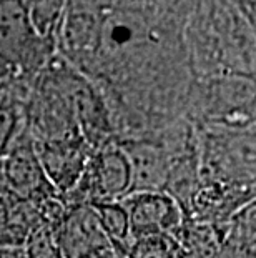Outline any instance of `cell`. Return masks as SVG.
I'll return each instance as SVG.
<instances>
[{"instance_id":"obj_1","label":"cell","mask_w":256,"mask_h":258,"mask_svg":"<svg viewBox=\"0 0 256 258\" xmlns=\"http://www.w3.org/2000/svg\"><path fill=\"white\" fill-rule=\"evenodd\" d=\"M55 37L37 32L20 0H0V85L17 87L37 79L50 63Z\"/></svg>"},{"instance_id":"obj_2","label":"cell","mask_w":256,"mask_h":258,"mask_svg":"<svg viewBox=\"0 0 256 258\" xmlns=\"http://www.w3.org/2000/svg\"><path fill=\"white\" fill-rule=\"evenodd\" d=\"M4 188L25 202H43L52 197L53 186L48 182L37 155L34 139L25 125L7 155L2 158Z\"/></svg>"},{"instance_id":"obj_3","label":"cell","mask_w":256,"mask_h":258,"mask_svg":"<svg viewBox=\"0 0 256 258\" xmlns=\"http://www.w3.org/2000/svg\"><path fill=\"white\" fill-rule=\"evenodd\" d=\"M80 185H85V190H90L87 194L90 199L89 205L120 202L127 197L132 190V168L123 148L105 145L102 150L92 153L77 186Z\"/></svg>"},{"instance_id":"obj_4","label":"cell","mask_w":256,"mask_h":258,"mask_svg":"<svg viewBox=\"0 0 256 258\" xmlns=\"http://www.w3.org/2000/svg\"><path fill=\"white\" fill-rule=\"evenodd\" d=\"M120 203L128 215L132 241L155 235H177L182 228V208L165 191H132Z\"/></svg>"},{"instance_id":"obj_5","label":"cell","mask_w":256,"mask_h":258,"mask_svg":"<svg viewBox=\"0 0 256 258\" xmlns=\"http://www.w3.org/2000/svg\"><path fill=\"white\" fill-rule=\"evenodd\" d=\"M34 139V137H32ZM42 168L53 190L70 194L78 185L80 178L92 157V147L83 137L68 139L34 140Z\"/></svg>"},{"instance_id":"obj_6","label":"cell","mask_w":256,"mask_h":258,"mask_svg":"<svg viewBox=\"0 0 256 258\" xmlns=\"http://www.w3.org/2000/svg\"><path fill=\"white\" fill-rule=\"evenodd\" d=\"M132 168V191H165L168 167L161 152L146 144L122 147Z\"/></svg>"},{"instance_id":"obj_7","label":"cell","mask_w":256,"mask_h":258,"mask_svg":"<svg viewBox=\"0 0 256 258\" xmlns=\"http://www.w3.org/2000/svg\"><path fill=\"white\" fill-rule=\"evenodd\" d=\"M27 125L24 98L15 87L0 85V160L7 155Z\"/></svg>"},{"instance_id":"obj_8","label":"cell","mask_w":256,"mask_h":258,"mask_svg":"<svg viewBox=\"0 0 256 258\" xmlns=\"http://www.w3.org/2000/svg\"><path fill=\"white\" fill-rule=\"evenodd\" d=\"M94 210L99 217L103 232L118 248L128 251L132 245V235H130V223L128 215L125 212L123 205L120 202H107V203H95Z\"/></svg>"},{"instance_id":"obj_9","label":"cell","mask_w":256,"mask_h":258,"mask_svg":"<svg viewBox=\"0 0 256 258\" xmlns=\"http://www.w3.org/2000/svg\"><path fill=\"white\" fill-rule=\"evenodd\" d=\"M37 32L45 37H55L67 12L68 0H20Z\"/></svg>"},{"instance_id":"obj_10","label":"cell","mask_w":256,"mask_h":258,"mask_svg":"<svg viewBox=\"0 0 256 258\" xmlns=\"http://www.w3.org/2000/svg\"><path fill=\"white\" fill-rule=\"evenodd\" d=\"M127 255L128 258H190L188 250L175 235H155L133 240Z\"/></svg>"},{"instance_id":"obj_11","label":"cell","mask_w":256,"mask_h":258,"mask_svg":"<svg viewBox=\"0 0 256 258\" xmlns=\"http://www.w3.org/2000/svg\"><path fill=\"white\" fill-rule=\"evenodd\" d=\"M47 225H40L32 230L27 245V256L29 258H63L60 253L57 235Z\"/></svg>"},{"instance_id":"obj_12","label":"cell","mask_w":256,"mask_h":258,"mask_svg":"<svg viewBox=\"0 0 256 258\" xmlns=\"http://www.w3.org/2000/svg\"><path fill=\"white\" fill-rule=\"evenodd\" d=\"M215 258H249V253L241 243L228 241V243L221 245V248L216 251Z\"/></svg>"},{"instance_id":"obj_13","label":"cell","mask_w":256,"mask_h":258,"mask_svg":"<svg viewBox=\"0 0 256 258\" xmlns=\"http://www.w3.org/2000/svg\"><path fill=\"white\" fill-rule=\"evenodd\" d=\"M4 188V177H2V160H0V191Z\"/></svg>"}]
</instances>
